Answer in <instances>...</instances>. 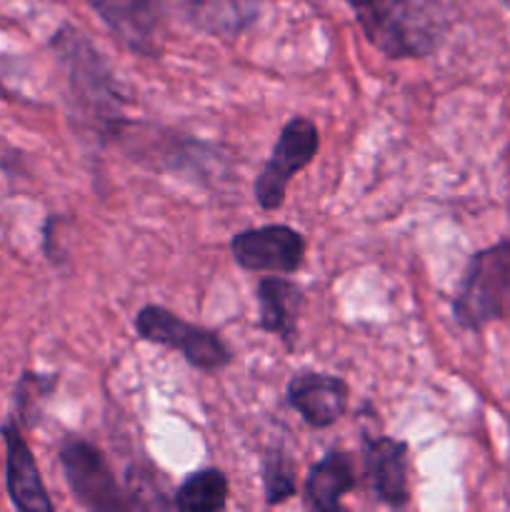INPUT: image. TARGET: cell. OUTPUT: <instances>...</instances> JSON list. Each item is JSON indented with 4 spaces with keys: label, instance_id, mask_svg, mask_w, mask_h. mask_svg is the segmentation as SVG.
<instances>
[{
    "label": "cell",
    "instance_id": "obj_1",
    "mask_svg": "<svg viewBox=\"0 0 510 512\" xmlns=\"http://www.w3.org/2000/svg\"><path fill=\"white\" fill-rule=\"evenodd\" d=\"M385 58H428L450 30L448 0H345Z\"/></svg>",
    "mask_w": 510,
    "mask_h": 512
},
{
    "label": "cell",
    "instance_id": "obj_2",
    "mask_svg": "<svg viewBox=\"0 0 510 512\" xmlns=\"http://www.w3.org/2000/svg\"><path fill=\"white\" fill-rule=\"evenodd\" d=\"M50 45L60 55L65 70H68L70 90H73L78 108L95 115L100 125V135L110 140L125 118H120L123 98H120L118 85H115L108 65L103 63L98 50L90 48L88 40L80 35V30L70 28V25H63L55 33V38L50 40Z\"/></svg>",
    "mask_w": 510,
    "mask_h": 512
},
{
    "label": "cell",
    "instance_id": "obj_3",
    "mask_svg": "<svg viewBox=\"0 0 510 512\" xmlns=\"http://www.w3.org/2000/svg\"><path fill=\"white\" fill-rule=\"evenodd\" d=\"M453 318L465 330H483L510 318V240L478 250L468 260L453 300Z\"/></svg>",
    "mask_w": 510,
    "mask_h": 512
},
{
    "label": "cell",
    "instance_id": "obj_4",
    "mask_svg": "<svg viewBox=\"0 0 510 512\" xmlns=\"http://www.w3.org/2000/svg\"><path fill=\"white\" fill-rule=\"evenodd\" d=\"M135 333L145 343L178 350L193 368L203 373H218L233 363V353L218 330L188 323L163 305H143L135 315Z\"/></svg>",
    "mask_w": 510,
    "mask_h": 512
},
{
    "label": "cell",
    "instance_id": "obj_5",
    "mask_svg": "<svg viewBox=\"0 0 510 512\" xmlns=\"http://www.w3.org/2000/svg\"><path fill=\"white\" fill-rule=\"evenodd\" d=\"M63 475L70 485L73 498L85 510L120 512L130 508L128 493H123L110 470L105 455L78 435H65L58 448Z\"/></svg>",
    "mask_w": 510,
    "mask_h": 512
},
{
    "label": "cell",
    "instance_id": "obj_6",
    "mask_svg": "<svg viewBox=\"0 0 510 512\" xmlns=\"http://www.w3.org/2000/svg\"><path fill=\"white\" fill-rule=\"evenodd\" d=\"M320 150V133L315 123L295 115L280 130L268 163L253 183V195L263 210H278L285 203V193L300 170L308 168Z\"/></svg>",
    "mask_w": 510,
    "mask_h": 512
},
{
    "label": "cell",
    "instance_id": "obj_7",
    "mask_svg": "<svg viewBox=\"0 0 510 512\" xmlns=\"http://www.w3.org/2000/svg\"><path fill=\"white\" fill-rule=\"evenodd\" d=\"M233 260L250 273H298L305 260V238L290 225H263L233 235Z\"/></svg>",
    "mask_w": 510,
    "mask_h": 512
},
{
    "label": "cell",
    "instance_id": "obj_8",
    "mask_svg": "<svg viewBox=\"0 0 510 512\" xmlns=\"http://www.w3.org/2000/svg\"><path fill=\"white\" fill-rule=\"evenodd\" d=\"M88 5L123 48L158 58L163 50V10L158 0H88Z\"/></svg>",
    "mask_w": 510,
    "mask_h": 512
},
{
    "label": "cell",
    "instance_id": "obj_9",
    "mask_svg": "<svg viewBox=\"0 0 510 512\" xmlns=\"http://www.w3.org/2000/svg\"><path fill=\"white\" fill-rule=\"evenodd\" d=\"M290 408L300 413L305 425L315 430H325L338 423L348 410L350 388L343 378L328 373L303 370L293 375L285 388Z\"/></svg>",
    "mask_w": 510,
    "mask_h": 512
},
{
    "label": "cell",
    "instance_id": "obj_10",
    "mask_svg": "<svg viewBox=\"0 0 510 512\" xmlns=\"http://www.w3.org/2000/svg\"><path fill=\"white\" fill-rule=\"evenodd\" d=\"M0 435L5 443V485L15 508L20 512H53V500L45 490L18 420L13 418L0 425Z\"/></svg>",
    "mask_w": 510,
    "mask_h": 512
},
{
    "label": "cell",
    "instance_id": "obj_11",
    "mask_svg": "<svg viewBox=\"0 0 510 512\" xmlns=\"http://www.w3.org/2000/svg\"><path fill=\"white\" fill-rule=\"evenodd\" d=\"M365 473L375 498L388 508L410 503L408 443L395 438H365Z\"/></svg>",
    "mask_w": 510,
    "mask_h": 512
},
{
    "label": "cell",
    "instance_id": "obj_12",
    "mask_svg": "<svg viewBox=\"0 0 510 512\" xmlns=\"http://www.w3.org/2000/svg\"><path fill=\"white\" fill-rule=\"evenodd\" d=\"M258 328L283 340L285 350H293L298 343V323L305 305V293L298 283L270 275L258 283Z\"/></svg>",
    "mask_w": 510,
    "mask_h": 512
},
{
    "label": "cell",
    "instance_id": "obj_13",
    "mask_svg": "<svg viewBox=\"0 0 510 512\" xmlns=\"http://www.w3.org/2000/svg\"><path fill=\"white\" fill-rule=\"evenodd\" d=\"M355 485L353 460L343 450H330L325 458L310 468L305 478V498L310 508L320 512L340 510V500L345 493H350Z\"/></svg>",
    "mask_w": 510,
    "mask_h": 512
},
{
    "label": "cell",
    "instance_id": "obj_14",
    "mask_svg": "<svg viewBox=\"0 0 510 512\" xmlns=\"http://www.w3.org/2000/svg\"><path fill=\"white\" fill-rule=\"evenodd\" d=\"M173 505L180 512H220L228 505V478L218 468H203L175 490Z\"/></svg>",
    "mask_w": 510,
    "mask_h": 512
},
{
    "label": "cell",
    "instance_id": "obj_15",
    "mask_svg": "<svg viewBox=\"0 0 510 512\" xmlns=\"http://www.w3.org/2000/svg\"><path fill=\"white\" fill-rule=\"evenodd\" d=\"M55 385H58V375H40L33 370H25L15 388V413H18V423L25 428H33L40 420V410H43L45 400L53 395Z\"/></svg>",
    "mask_w": 510,
    "mask_h": 512
},
{
    "label": "cell",
    "instance_id": "obj_16",
    "mask_svg": "<svg viewBox=\"0 0 510 512\" xmlns=\"http://www.w3.org/2000/svg\"><path fill=\"white\" fill-rule=\"evenodd\" d=\"M263 488L265 503L280 505L295 495V463L280 448L268 450L263 455Z\"/></svg>",
    "mask_w": 510,
    "mask_h": 512
},
{
    "label": "cell",
    "instance_id": "obj_17",
    "mask_svg": "<svg viewBox=\"0 0 510 512\" xmlns=\"http://www.w3.org/2000/svg\"><path fill=\"white\" fill-rule=\"evenodd\" d=\"M500 3H503V5H505V8H508V10H510V0H500Z\"/></svg>",
    "mask_w": 510,
    "mask_h": 512
}]
</instances>
